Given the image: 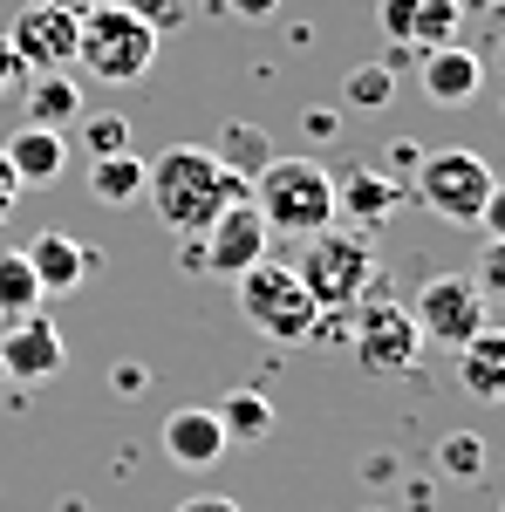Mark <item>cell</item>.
Segmentation results:
<instances>
[{
	"mask_svg": "<svg viewBox=\"0 0 505 512\" xmlns=\"http://www.w3.org/2000/svg\"><path fill=\"white\" fill-rule=\"evenodd\" d=\"M492 185H499L492 164L478 158V151H465V144H451V151H424V158H417V198H424L444 226H478V212H485Z\"/></svg>",
	"mask_w": 505,
	"mask_h": 512,
	"instance_id": "cell-7",
	"label": "cell"
},
{
	"mask_svg": "<svg viewBox=\"0 0 505 512\" xmlns=\"http://www.w3.org/2000/svg\"><path fill=\"white\" fill-rule=\"evenodd\" d=\"M376 21L396 48H444L465 28V7L458 0H376Z\"/></svg>",
	"mask_w": 505,
	"mask_h": 512,
	"instance_id": "cell-12",
	"label": "cell"
},
{
	"mask_svg": "<svg viewBox=\"0 0 505 512\" xmlns=\"http://www.w3.org/2000/svg\"><path fill=\"white\" fill-rule=\"evenodd\" d=\"M417 158H424L417 137H396V144H389V171H417Z\"/></svg>",
	"mask_w": 505,
	"mask_h": 512,
	"instance_id": "cell-34",
	"label": "cell"
},
{
	"mask_svg": "<svg viewBox=\"0 0 505 512\" xmlns=\"http://www.w3.org/2000/svg\"><path fill=\"white\" fill-rule=\"evenodd\" d=\"M76 62L96 82H110V89L144 82L157 62V28L137 7H123V0H89L76 14Z\"/></svg>",
	"mask_w": 505,
	"mask_h": 512,
	"instance_id": "cell-3",
	"label": "cell"
},
{
	"mask_svg": "<svg viewBox=\"0 0 505 512\" xmlns=\"http://www.w3.org/2000/svg\"><path fill=\"white\" fill-rule=\"evenodd\" d=\"M349 355L362 376H403L417 355H424V335H417V321L403 301H389L383 280L362 294L349 308Z\"/></svg>",
	"mask_w": 505,
	"mask_h": 512,
	"instance_id": "cell-6",
	"label": "cell"
},
{
	"mask_svg": "<svg viewBox=\"0 0 505 512\" xmlns=\"http://www.w3.org/2000/svg\"><path fill=\"white\" fill-rule=\"evenodd\" d=\"M253 212L267 219V233L280 239H308L321 226H335V171L321 158H267V171L246 185Z\"/></svg>",
	"mask_w": 505,
	"mask_h": 512,
	"instance_id": "cell-2",
	"label": "cell"
},
{
	"mask_svg": "<svg viewBox=\"0 0 505 512\" xmlns=\"http://www.w3.org/2000/svg\"><path fill=\"white\" fill-rule=\"evenodd\" d=\"M458 355V390L471 396V403H505V328H478Z\"/></svg>",
	"mask_w": 505,
	"mask_h": 512,
	"instance_id": "cell-17",
	"label": "cell"
},
{
	"mask_svg": "<svg viewBox=\"0 0 505 512\" xmlns=\"http://www.w3.org/2000/svg\"><path fill=\"white\" fill-rule=\"evenodd\" d=\"M437 472L458 478V485H478V472H485V437L478 431H458L437 444Z\"/></svg>",
	"mask_w": 505,
	"mask_h": 512,
	"instance_id": "cell-25",
	"label": "cell"
},
{
	"mask_svg": "<svg viewBox=\"0 0 505 512\" xmlns=\"http://www.w3.org/2000/svg\"><path fill=\"white\" fill-rule=\"evenodd\" d=\"M410 321L430 349H465L471 335L485 328V294L471 274H430L410 301Z\"/></svg>",
	"mask_w": 505,
	"mask_h": 512,
	"instance_id": "cell-8",
	"label": "cell"
},
{
	"mask_svg": "<svg viewBox=\"0 0 505 512\" xmlns=\"http://www.w3.org/2000/svg\"><path fill=\"white\" fill-rule=\"evenodd\" d=\"M301 123H308V137H314V144H335V130H342V110H308Z\"/></svg>",
	"mask_w": 505,
	"mask_h": 512,
	"instance_id": "cell-31",
	"label": "cell"
},
{
	"mask_svg": "<svg viewBox=\"0 0 505 512\" xmlns=\"http://www.w3.org/2000/svg\"><path fill=\"white\" fill-rule=\"evenodd\" d=\"M89 192H96V205H110V212H130V205L144 198V158H137V151L89 158Z\"/></svg>",
	"mask_w": 505,
	"mask_h": 512,
	"instance_id": "cell-19",
	"label": "cell"
},
{
	"mask_svg": "<svg viewBox=\"0 0 505 512\" xmlns=\"http://www.w3.org/2000/svg\"><path fill=\"white\" fill-rule=\"evenodd\" d=\"M82 151H89V158L130 151V117H117V110H96V117H82Z\"/></svg>",
	"mask_w": 505,
	"mask_h": 512,
	"instance_id": "cell-26",
	"label": "cell"
},
{
	"mask_svg": "<svg viewBox=\"0 0 505 512\" xmlns=\"http://www.w3.org/2000/svg\"><path fill=\"white\" fill-rule=\"evenodd\" d=\"M212 417H219L226 444H267V437H273V403H267V390H226L219 403H212Z\"/></svg>",
	"mask_w": 505,
	"mask_h": 512,
	"instance_id": "cell-20",
	"label": "cell"
},
{
	"mask_svg": "<svg viewBox=\"0 0 505 512\" xmlns=\"http://www.w3.org/2000/svg\"><path fill=\"white\" fill-rule=\"evenodd\" d=\"M198 239V267L205 274H246L253 260H267V246H273V233H267V219L253 212V198H239V205H226L205 233H192Z\"/></svg>",
	"mask_w": 505,
	"mask_h": 512,
	"instance_id": "cell-9",
	"label": "cell"
},
{
	"mask_svg": "<svg viewBox=\"0 0 505 512\" xmlns=\"http://www.w3.org/2000/svg\"><path fill=\"white\" fill-rule=\"evenodd\" d=\"M123 7H137L151 28H171V21H178V0H123Z\"/></svg>",
	"mask_w": 505,
	"mask_h": 512,
	"instance_id": "cell-32",
	"label": "cell"
},
{
	"mask_svg": "<svg viewBox=\"0 0 505 512\" xmlns=\"http://www.w3.org/2000/svg\"><path fill=\"white\" fill-rule=\"evenodd\" d=\"M110 383H117V396H144V390H151V369H144V362H117Z\"/></svg>",
	"mask_w": 505,
	"mask_h": 512,
	"instance_id": "cell-29",
	"label": "cell"
},
{
	"mask_svg": "<svg viewBox=\"0 0 505 512\" xmlns=\"http://www.w3.org/2000/svg\"><path fill=\"white\" fill-rule=\"evenodd\" d=\"M157 444H164V458L178 465V472H212L219 458H226V431H219V417L212 410H171L164 424H157Z\"/></svg>",
	"mask_w": 505,
	"mask_h": 512,
	"instance_id": "cell-14",
	"label": "cell"
},
{
	"mask_svg": "<svg viewBox=\"0 0 505 512\" xmlns=\"http://www.w3.org/2000/svg\"><path fill=\"white\" fill-rule=\"evenodd\" d=\"M396 103V69L389 62H362L342 82V110H389Z\"/></svg>",
	"mask_w": 505,
	"mask_h": 512,
	"instance_id": "cell-24",
	"label": "cell"
},
{
	"mask_svg": "<svg viewBox=\"0 0 505 512\" xmlns=\"http://www.w3.org/2000/svg\"><path fill=\"white\" fill-rule=\"evenodd\" d=\"M478 226H485V239H505V185H492L485 212H478Z\"/></svg>",
	"mask_w": 505,
	"mask_h": 512,
	"instance_id": "cell-30",
	"label": "cell"
},
{
	"mask_svg": "<svg viewBox=\"0 0 505 512\" xmlns=\"http://www.w3.org/2000/svg\"><path fill=\"white\" fill-rule=\"evenodd\" d=\"M212 158L253 185V178L267 171V158H273V137L260 130V123H226V130H219V144H212Z\"/></svg>",
	"mask_w": 505,
	"mask_h": 512,
	"instance_id": "cell-21",
	"label": "cell"
},
{
	"mask_svg": "<svg viewBox=\"0 0 505 512\" xmlns=\"http://www.w3.org/2000/svg\"><path fill=\"white\" fill-rule=\"evenodd\" d=\"M62 362H69V342H62V328L41 315V308L0 328V376H14V383H48Z\"/></svg>",
	"mask_w": 505,
	"mask_h": 512,
	"instance_id": "cell-11",
	"label": "cell"
},
{
	"mask_svg": "<svg viewBox=\"0 0 505 512\" xmlns=\"http://www.w3.org/2000/svg\"><path fill=\"white\" fill-rule=\"evenodd\" d=\"M41 308V287H35V267H28V253L14 246V253H0V328L21 315H35Z\"/></svg>",
	"mask_w": 505,
	"mask_h": 512,
	"instance_id": "cell-23",
	"label": "cell"
},
{
	"mask_svg": "<svg viewBox=\"0 0 505 512\" xmlns=\"http://www.w3.org/2000/svg\"><path fill=\"white\" fill-rule=\"evenodd\" d=\"M21 253H28V267H35L41 294H76L82 280L96 274V260H103L96 246H82V239H69V233H35Z\"/></svg>",
	"mask_w": 505,
	"mask_h": 512,
	"instance_id": "cell-15",
	"label": "cell"
},
{
	"mask_svg": "<svg viewBox=\"0 0 505 512\" xmlns=\"http://www.w3.org/2000/svg\"><path fill=\"white\" fill-rule=\"evenodd\" d=\"M14 41V55L28 62V76H55L76 62V7H41V0H21L14 28H0Z\"/></svg>",
	"mask_w": 505,
	"mask_h": 512,
	"instance_id": "cell-10",
	"label": "cell"
},
{
	"mask_svg": "<svg viewBox=\"0 0 505 512\" xmlns=\"http://www.w3.org/2000/svg\"><path fill=\"white\" fill-rule=\"evenodd\" d=\"M424 103L430 110H471L478 103V89H485V62L471 55L465 41H444V48H424Z\"/></svg>",
	"mask_w": 505,
	"mask_h": 512,
	"instance_id": "cell-13",
	"label": "cell"
},
{
	"mask_svg": "<svg viewBox=\"0 0 505 512\" xmlns=\"http://www.w3.org/2000/svg\"><path fill=\"white\" fill-rule=\"evenodd\" d=\"M14 198H21V178H14V171H7V158H0V219H7V212H14Z\"/></svg>",
	"mask_w": 505,
	"mask_h": 512,
	"instance_id": "cell-35",
	"label": "cell"
},
{
	"mask_svg": "<svg viewBox=\"0 0 505 512\" xmlns=\"http://www.w3.org/2000/svg\"><path fill=\"white\" fill-rule=\"evenodd\" d=\"M76 117H82V89L69 82V69H55V76H41L35 89H28V123H41V130H69Z\"/></svg>",
	"mask_w": 505,
	"mask_h": 512,
	"instance_id": "cell-22",
	"label": "cell"
},
{
	"mask_svg": "<svg viewBox=\"0 0 505 512\" xmlns=\"http://www.w3.org/2000/svg\"><path fill=\"white\" fill-rule=\"evenodd\" d=\"M226 7H233V14H246V21H267L280 0H226Z\"/></svg>",
	"mask_w": 505,
	"mask_h": 512,
	"instance_id": "cell-36",
	"label": "cell"
},
{
	"mask_svg": "<svg viewBox=\"0 0 505 512\" xmlns=\"http://www.w3.org/2000/svg\"><path fill=\"white\" fill-rule=\"evenodd\" d=\"M21 82H28V62H21V55H14V41L0 35V96H14V89H21Z\"/></svg>",
	"mask_w": 505,
	"mask_h": 512,
	"instance_id": "cell-28",
	"label": "cell"
},
{
	"mask_svg": "<svg viewBox=\"0 0 505 512\" xmlns=\"http://www.w3.org/2000/svg\"><path fill=\"white\" fill-rule=\"evenodd\" d=\"M0 158H7V171H14L21 185H55V178L69 171V137H62V130H41V123H21V130L0 144Z\"/></svg>",
	"mask_w": 505,
	"mask_h": 512,
	"instance_id": "cell-16",
	"label": "cell"
},
{
	"mask_svg": "<svg viewBox=\"0 0 505 512\" xmlns=\"http://www.w3.org/2000/svg\"><path fill=\"white\" fill-rule=\"evenodd\" d=\"M178 512H246V506H239V499H226V492H192Z\"/></svg>",
	"mask_w": 505,
	"mask_h": 512,
	"instance_id": "cell-33",
	"label": "cell"
},
{
	"mask_svg": "<svg viewBox=\"0 0 505 512\" xmlns=\"http://www.w3.org/2000/svg\"><path fill=\"white\" fill-rule=\"evenodd\" d=\"M239 287V315H246V328H260L267 342H308L314 328V294L301 287V274L287 267V260H253L246 274H233Z\"/></svg>",
	"mask_w": 505,
	"mask_h": 512,
	"instance_id": "cell-5",
	"label": "cell"
},
{
	"mask_svg": "<svg viewBox=\"0 0 505 512\" xmlns=\"http://www.w3.org/2000/svg\"><path fill=\"white\" fill-rule=\"evenodd\" d=\"M478 294H505V239H492V246H485V260H478Z\"/></svg>",
	"mask_w": 505,
	"mask_h": 512,
	"instance_id": "cell-27",
	"label": "cell"
},
{
	"mask_svg": "<svg viewBox=\"0 0 505 512\" xmlns=\"http://www.w3.org/2000/svg\"><path fill=\"white\" fill-rule=\"evenodd\" d=\"M144 198H151V212L178 239H192V233H205L226 205L246 198V178L212 158V144H164V151L144 164Z\"/></svg>",
	"mask_w": 505,
	"mask_h": 512,
	"instance_id": "cell-1",
	"label": "cell"
},
{
	"mask_svg": "<svg viewBox=\"0 0 505 512\" xmlns=\"http://www.w3.org/2000/svg\"><path fill=\"white\" fill-rule=\"evenodd\" d=\"M301 287L314 294V308H355L376 287V246L355 226H321L301 239Z\"/></svg>",
	"mask_w": 505,
	"mask_h": 512,
	"instance_id": "cell-4",
	"label": "cell"
},
{
	"mask_svg": "<svg viewBox=\"0 0 505 512\" xmlns=\"http://www.w3.org/2000/svg\"><path fill=\"white\" fill-rule=\"evenodd\" d=\"M492 7H499V14H505V0H492Z\"/></svg>",
	"mask_w": 505,
	"mask_h": 512,
	"instance_id": "cell-38",
	"label": "cell"
},
{
	"mask_svg": "<svg viewBox=\"0 0 505 512\" xmlns=\"http://www.w3.org/2000/svg\"><path fill=\"white\" fill-rule=\"evenodd\" d=\"M396 205H403V185L383 178V171H349V178H335V219H355V233H376Z\"/></svg>",
	"mask_w": 505,
	"mask_h": 512,
	"instance_id": "cell-18",
	"label": "cell"
},
{
	"mask_svg": "<svg viewBox=\"0 0 505 512\" xmlns=\"http://www.w3.org/2000/svg\"><path fill=\"white\" fill-rule=\"evenodd\" d=\"M41 7H76V14H82V7H89V0H41Z\"/></svg>",
	"mask_w": 505,
	"mask_h": 512,
	"instance_id": "cell-37",
	"label": "cell"
}]
</instances>
